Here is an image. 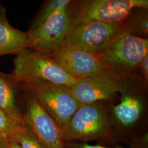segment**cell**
Returning a JSON list of instances; mask_svg holds the SVG:
<instances>
[{"mask_svg": "<svg viewBox=\"0 0 148 148\" xmlns=\"http://www.w3.org/2000/svg\"><path fill=\"white\" fill-rule=\"evenodd\" d=\"M147 54V38L122 32L109 43L98 56L110 66L134 68L139 65Z\"/></svg>", "mask_w": 148, "mask_h": 148, "instance_id": "8", "label": "cell"}, {"mask_svg": "<svg viewBox=\"0 0 148 148\" xmlns=\"http://www.w3.org/2000/svg\"><path fill=\"white\" fill-rule=\"evenodd\" d=\"M69 5L54 13L40 27L29 30L27 48L49 54L61 46L71 29Z\"/></svg>", "mask_w": 148, "mask_h": 148, "instance_id": "6", "label": "cell"}, {"mask_svg": "<svg viewBox=\"0 0 148 148\" xmlns=\"http://www.w3.org/2000/svg\"><path fill=\"white\" fill-rule=\"evenodd\" d=\"M124 21L117 23L92 21L73 27L70 29L60 47L98 56L109 43L123 32Z\"/></svg>", "mask_w": 148, "mask_h": 148, "instance_id": "5", "label": "cell"}, {"mask_svg": "<svg viewBox=\"0 0 148 148\" xmlns=\"http://www.w3.org/2000/svg\"><path fill=\"white\" fill-rule=\"evenodd\" d=\"M65 148H134L132 145L128 147L117 145L114 147H109L101 145H92L86 142H80L76 141H66L65 143Z\"/></svg>", "mask_w": 148, "mask_h": 148, "instance_id": "18", "label": "cell"}, {"mask_svg": "<svg viewBox=\"0 0 148 148\" xmlns=\"http://www.w3.org/2000/svg\"><path fill=\"white\" fill-rule=\"evenodd\" d=\"M148 7V0L72 1L69 5L71 28L92 21H124L133 9Z\"/></svg>", "mask_w": 148, "mask_h": 148, "instance_id": "3", "label": "cell"}, {"mask_svg": "<svg viewBox=\"0 0 148 148\" xmlns=\"http://www.w3.org/2000/svg\"><path fill=\"white\" fill-rule=\"evenodd\" d=\"M63 132L66 141L117 142L110 118L99 102L81 104Z\"/></svg>", "mask_w": 148, "mask_h": 148, "instance_id": "1", "label": "cell"}, {"mask_svg": "<svg viewBox=\"0 0 148 148\" xmlns=\"http://www.w3.org/2000/svg\"><path fill=\"white\" fill-rule=\"evenodd\" d=\"M9 144L8 141L0 133V148H7Z\"/></svg>", "mask_w": 148, "mask_h": 148, "instance_id": "20", "label": "cell"}, {"mask_svg": "<svg viewBox=\"0 0 148 148\" xmlns=\"http://www.w3.org/2000/svg\"><path fill=\"white\" fill-rule=\"evenodd\" d=\"M15 142L18 143L21 148H44L25 123L21 132L16 138Z\"/></svg>", "mask_w": 148, "mask_h": 148, "instance_id": "17", "label": "cell"}, {"mask_svg": "<svg viewBox=\"0 0 148 148\" xmlns=\"http://www.w3.org/2000/svg\"><path fill=\"white\" fill-rule=\"evenodd\" d=\"M24 122L44 148H65L66 139L59 127L33 95L27 99Z\"/></svg>", "mask_w": 148, "mask_h": 148, "instance_id": "7", "label": "cell"}, {"mask_svg": "<svg viewBox=\"0 0 148 148\" xmlns=\"http://www.w3.org/2000/svg\"><path fill=\"white\" fill-rule=\"evenodd\" d=\"M121 89L118 77L111 72L78 79L71 87V92L81 105L109 100Z\"/></svg>", "mask_w": 148, "mask_h": 148, "instance_id": "11", "label": "cell"}, {"mask_svg": "<svg viewBox=\"0 0 148 148\" xmlns=\"http://www.w3.org/2000/svg\"><path fill=\"white\" fill-rule=\"evenodd\" d=\"M24 124H19L0 110V133L9 143L15 142L16 138L21 132Z\"/></svg>", "mask_w": 148, "mask_h": 148, "instance_id": "15", "label": "cell"}, {"mask_svg": "<svg viewBox=\"0 0 148 148\" xmlns=\"http://www.w3.org/2000/svg\"><path fill=\"white\" fill-rule=\"evenodd\" d=\"M121 92L120 102L112 106V114L116 126L113 128L117 140L130 145L138 135L135 128L142 116L144 103L140 98L132 93Z\"/></svg>", "mask_w": 148, "mask_h": 148, "instance_id": "10", "label": "cell"}, {"mask_svg": "<svg viewBox=\"0 0 148 148\" xmlns=\"http://www.w3.org/2000/svg\"><path fill=\"white\" fill-rule=\"evenodd\" d=\"M71 1V0H51L47 1L38 13L30 30H34L40 27L54 13L68 5Z\"/></svg>", "mask_w": 148, "mask_h": 148, "instance_id": "14", "label": "cell"}, {"mask_svg": "<svg viewBox=\"0 0 148 148\" xmlns=\"http://www.w3.org/2000/svg\"><path fill=\"white\" fill-rule=\"evenodd\" d=\"M148 16H140L139 18L130 19L129 21H124L123 32L131 34L138 32L142 35L148 34Z\"/></svg>", "mask_w": 148, "mask_h": 148, "instance_id": "16", "label": "cell"}, {"mask_svg": "<svg viewBox=\"0 0 148 148\" xmlns=\"http://www.w3.org/2000/svg\"><path fill=\"white\" fill-rule=\"evenodd\" d=\"M25 84L63 131L80 106L73 95L71 88L40 80Z\"/></svg>", "mask_w": 148, "mask_h": 148, "instance_id": "4", "label": "cell"}, {"mask_svg": "<svg viewBox=\"0 0 148 148\" xmlns=\"http://www.w3.org/2000/svg\"><path fill=\"white\" fill-rule=\"evenodd\" d=\"M11 78L27 84L43 81L72 87L78 80L66 73L48 54L27 48L14 60Z\"/></svg>", "mask_w": 148, "mask_h": 148, "instance_id": "2", "label": "cell"}, {"mask_svg": "<svg viewBox=\"0 0 148 148\" xmlns=\"http://www.w3.org/2000/svg\"><path fill=\"white\" fill-rule=\"evenodd\" d=\"M48 55L76 79L113 72L111 66L99 56L78 50L59 47Z\"/></svg>", "mask_w": 148, "mask_h": 148, "instance_id": "9", "label": "cell"}, {"mask_svg": "<svg viewBox=\"0 0 148 148\" xmlns=\"http://www.w3.org/2000/svg\"><path fill=\"white\" fill-rule=\"evenodd\" d=\"M7 148H21V147L18 143L14 142L10 143Z\"/></svg>", "mask_w": 148, "mask_h": 148, "instance_id": "21", "label": "cell"}, {"mask_svg": "<svg viewBox=\"0 0 148 148\" xmlns=\"http://www.w3.org/2000/svg\"><path fill=\"white\" fill-rule=\"evenodd\" d=\"M12 80L0 73V110L19 124L24 125V115L16 105Z\"/></svg>", "mask_w": 148, "mask_h": 148, "instance_id": "13", "label": "cell"}, {"mask_svg": "<svg viewBox=\"0 0 148 148\" xmlns=\"http://www.w3.org/2000/svg\"><path fill=\"white\" fill-rule=\"evenodd\" d=\"M27 48V33L11 27L6 18L5 8L0 5V56L17 55Z\"/></svg>", "mask_w": 148, "mask_h": 148, "instance_id": "12", "label": "cell"}, {"mask_svg": "<svg viewBox=\"0 0 148 148\" xmlns=\"http://www.w3.org/2000/svg\"><path fill=\"white\" fill-rule=\"evenodd\" d=\"M142 69L145 85H147L148 82V54L146 55L139 64Z\"/></svg>", "mask_w": 148, "mask_h": 148, "instance_id": "19", "label": "cell"}]
</instances>
